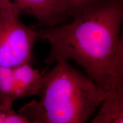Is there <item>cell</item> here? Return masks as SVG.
<instances>
[{
  "label": "cell",
  "mask_w": 123,
  "mask_h": 123,
  "mask_svg": "<svg viewBox=\"0 0 123 123\" xmlns=\"http://www.w3.org/2000/svg\"><path fill=\"white\" fill-rule=\"evenodd\" d=\"M123 0H97L71 22L46 27L40 38L50 46L45 60L73 61L104 95L123 81Z\"/></svg>",
  "instance_id": "obj_1"
},
{
  "label": "cell",
  "mask_w": 123,
  "mask_h": 123,
  "mask_svg": "<svg viewBox=\"0 0 123 123\" xmlns=\"http://www.w3.org/2000/svg\"><path fill=\"white\" fill-rule=\"evenodd\" d=\"M40 100L25 104L19 113L29 123H85L105 95L86 74L66 60L44 72Z\"/></svg>",
  "instance_id": "obj_2"
},
{
  "label": "cell",
  "mask_w": 123,
  "mask_h": 123,
  "mask_svg": "<svg viewBox=\"0 0 123 123\" xmlns=\"http://www.w3.org/2000/svg\"><path fill=\"white\" fill-rule=\"evenodd\" d=\"M21 12L13 0H0V66L30 63L39 31L20 19Z\"/></svg>",
  "instance_id": "obj_3"
},
{
  "label": "cell",
  "mask_w": 123,
  "mask_h": 123,
  "mask_svg": "<svg viewBox=\"0 0 123 123\" xmlns=\"http://www.w3.org/2000/svg\"><path fill=\"white\" fill-rule=\"evenodd\" d=\"M21 12L33 17L40 25L50 27L62 24L68 16L60 0H13Z\"/></svg>",
  "instance_id": "obj_4"
},
{
  "label": "cell",
  "mask_w": 123,
  "mask_h": 123,
  "mask_svg": "<svg viewBox=\"0 0 123 123\" xmlns=\"http://www.w3.org/2000/svg\"><path fill=\"white\" fill-rule=\"evenodd\" d=\"M27 96L19 65L0 66V103L13 106L16 100Z\"/></svg>",
  "instance_id": "obj_5"
},
{
  "label": "cell",
  "mask_w": 123,
  "mask_h": 123,
  "mask_svg": "<svg viewBox=\"0 0 123 123\" xmlns=\"http://www.w3.org/2000/svg\"><path fill=\"white\" fill-rule=\"evenodd\" d=\"M92 123H123V83L110 89L98 108Z\"/></svg>",
  "instance_id": "obj_6"
},
{
  "label": "cell",
  "mask_w": 123,
  "mask_h": 123,
  "mask_svg": "<svg viewBox=\"0 0 123 123\" xmlns=\"http://www.w3.org/2000/svg\"><path fill=\"white\" fill-rule=\"evenodd\" d=\"M0 123H29L19 112L13 110V106L0 103Z\"/></svg>",
  "instance_id": "obj_7"
},
{
  "label": "cell",
  "mask_w": 123,
  "mask_h": 123,
  "mask_svg": "<svg viewBox=\"0 0 123 123\" xmlns=\"http://www.w3.org/2000/svg\"><path fill=\"white\" fill-rule=\"evenodd\" d=\"M96 1L97 0H71L68 7V15L74 17L84 7Z\"/></svg>",
  "instance_id": "obj_8"
},
{
  "label": "cell",
  "mask_w": 123,
  "mask_h": 123,
  "mask_svg": "<svg viewBox=\"0 0 123 123\" xmlns=\"http://www.w3.org/2000/svg\"><path fill=\"white\" fill-rule=\"evenodd\" d=\"M61 1L62 3L63 4V5L64 6V7H66V9H67V12H68V5L70 4L71 0H60ZM69 16V15H68Z\"/></svg>",
  "instance_id": "obj_9"
}]
</instances>
